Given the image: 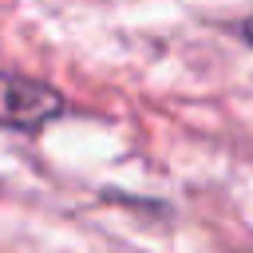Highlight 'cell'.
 I'll return each mask as SVG.
<instances>
[{
	"instance_id": "cell-2",
	"label": "cell",
	"mask_w": 253,
	"mask_h": 253,
	"mask_svg": "<svg viewBox=\"0 0 253 253\" xmlns=\"http://www.w3.org/2000/svg\"><path fill=\"white\" fill-rule=\"evenodd\" d=\"M245 36H249V40H253V20H249V24H245Z\"/></svg>"
},
{
	"instance_id": "cell-1",
	"label": "cell",
	"mask_w": 253,
	"mask_h": 253,
	"mask_svg": "<svg viewBox=\"0 0 253 253\" xmlns=\"http://www.w3.org/2000/svg\"><path fill=\"white\" fill-rule=\"evenodd\" d=\"M63 111V99L40 83V79H24L12 71H0V126L12 130H36L47 119H55Z\"/></svg>"
}]
</instances>
